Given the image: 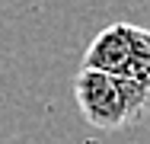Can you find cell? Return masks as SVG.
I'll list each match as a JSON object with an SVG mask.
<instances>
[{
	"label": "cell",
	"instance_id": "obj_2",
	"mask_svg": "<svg viewBox=\"0 0 150 144\" xmlns=\"http://www.w3.org/2000/svg\"><path fill=\"white\" fill-rule=\"evenodd\" d=\"M83 67L121 80L150 83V32L134 23H112L90 42Z\"/></svg>",
	"mask_w": 150,
	"mask_h": 144
},
{
	"label": "cell",
	"instance_id": "obj_1",
	"mask_svg": "<svg viewBox=\"0 0 150 144\" xmlns=\"http://www.w3.org/2000/svg\"><path fill=\"white\" fill-rule=\"evenodd\" d=\"M147 96L150 83L121 80L93 67H83L74 80V99L83 118L99 131H118L128 125H137L147 109Z\"/></svg>",
	"mask_w": 150,
	"mask_h": 144
}]
</instances>
